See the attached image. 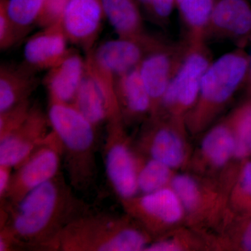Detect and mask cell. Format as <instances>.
Instances as JSON below:
<instances>
[{
  "instance_id": "1",
  "label": "cell",
  "mask_w": 251,
  "mask_h": 251,
  "mask_svg": "<svg viewBox=\"0 0 251 251\" xmlns=\"http://www.w3.org/2000/svg\"><path fill=\"white\" fill-rule=\"evenodd\" d=\"M1 205V227L11 232L18 249L36 251H49L68 225L92 209L61 172L15 205Z\"/></svg>"
},
{
  "instance_id": "2",
  "label": "cell",
  "mask_w": 251,
  "mask_h": 251,
  "mask_svg": "<svg viewBox=\"0 0 251 251\" xmlns=\"http://www.w3.org/2000/svg\"><path fill=\"white\" fill-rule=\"evenodd\" d=\"M151 235L129 215L120 216L91 209L68 225L49 251H145Z\"/></svg>"
},
{
  "instance_id": "3",
  "label": "cell",
  "mask_w": 251,
  "mask_h": 251,
  "mask_svg": "<svg viewBox=\"0 0 251 251\" xmlns=\"http://www.w3.org/2000/svg\"><path fill=\"white\" fill-rule=\"evenodd\" d=\"M50 125L62 148L69 184L75 192L87 195L98 177L97 127L72 103L49 102Z\"/></svg>"
},
{
  "instance_id": "4",
  "label": "cell",
  "mask_w": 251,
  "mask_h": 251,
  "mask_svg": "<svg viewBox=\"0 0 251 251\" xmlns=\"http://www.w3.org/2000/svg\"><path fill=\"white\" fill-rule=\"evenodd\" d=\"M249 66L250 60L239 50L211 62L201 81L197 102L186 115L191 130L202 129L215 118L242 85Z\"/></svg>"
},
{
  "instance_id": "5",
  "label": "cell",
  "mask_w": 251,
  "mask_h": 251,
  "mask_svg": "<svg viewBox=\"0 0 251 251\" xmlns=\"http://www.w3.org/2000/svg\"><path fill=\"white\" fill-rule=\"evenodd\" d=\"M187 44L182 60L165 92L161 106L166 116L184 120L197 102L201 81L211 62L204 41Z\"/></svg>"
},
{
  "instance_id": "6",
  "label": "cell",
  "mask_w": 251,
  "mask_h": 251,
  "mask_svg": "<svg viewBox=\"0 0 251 251\" xmlns=\"http://www.w3.org/2000/svg\"><path fill=\"white\" fill-rule=\"evenodd\" d=\"M106 124L104 162L107 177L120 201L131 199L139 192V158L132 151L123 119H112Z\"/></svg>"
},
{
  "instance_id": "7",
  "label": "cell",
  "mask_w": 251,
  "mask_h": 251,
  "mask_svg": "<svg viewBox=\"0 0 251 251\" xmlns=\"http://www.w3.org/2000/svg\"><path fill=\"white\" fill-rule=\"evenodd\" d=\"M62 144L52 129L49 138L19 166L15 168L3 204L15 205L38 186L60 173Z\"/></svg>"
},
{
  "instance_id": "8",
  "label": "cell",
  "mask_w": 251,
  "mask_h": 251,
  "mask_svg": "<svg viewBox=\"0 0 251 251\" xmlns=\"http://www.w3.org/2000/svg\"><path fill=\"white\" fill-rule=\"evenodd\" d=\"M85 61V74L72 104L97 128L112 119L122 117L116 78L100 70L87 56Z\"/></svg>"
},
{
  "instance_id": "9",
  "label": "cell",
  "mask_w": 251,
  "mask_h": 251,
  "mask_svg": "<svg viewBox=\"0 0 251 251\" xmlns=\"http://www.w3.org/2000/svg\"><path fill=\"white\" fill-rule=\"evenodd\" d=\"M121 202L126 214L151 237L179 224L186 212L177 195L170 186Z\"/></svg>"
},
{
  "instance_id": "10",
  "label": "cell",
  "mask_w": 251,
  "mask_h": 251,
  "mask_svg": "<svg viewBox=\"0 0 251 251\" xmlns=\"http://www.w3.org/2000/svg\"><path fill=\"white\" fill-rule=\"evenodd\" d=\"M163 41L144 34L137 37H122L105 41L87 56L100 70L115 78L138 67L151 50Z\"/></svg>"
},
{
  "instance_id": "11",
  "label": "cell",
  "mask_w": 251,
  "mask_h": 251,
  "mask_svg": "<svg viewBox=\"0 0 251 251\" xmlns=\"http://www.w3.org/2000/svg\"><path fill=\"white\" fill-rule=\"evenodd\" d=\"M186 48V42L175 46L162 41L138 66L140 77L151 99V117L158 113L165 92L182 60Z\"/></svg>"
},
{
  "instance_id": "12",
  "label": "cell",
  "mask_w": 251,
  "mask_h": 251,
  "mask_svg": "<svg viewBox=\"0 0 251 251\" xmlns=\"http://www.w3.org/2000/svg\"><path fill=\"white\" fill-rule=\"evenodd\" d=\"M52 131L48 115L32 106L19 127L0 138V165L17 168L49 138Z\"/></svg>"
},
{
  "instance_id": "13",
  "label": "cell",
  "mask_w": 251,
  "mask_h": 251,
  "mask_svg": "<svg viewBox=\"0 0 251 251\" xmlns=\"http://www.w3.org/2000/svg\"><path fill=\"white\" fill-rule=\"evenodd\" d=\"M151 128L143 137V148L150 158L164 163L171 169L179 168L187 157L181 133L183 120L166 116L151 117Z\"/></svg>"
},
{
  "instance_id": "14",
  "label": "cell",
  "mask_w": 251,
  "mask_h": 251,
  "mask_svg": "<svg viewBox=\"0 0 251 251\" xmlns=\"http://www.w3.org/2000/svg\"><path fill=\"white\" fill-rule=\"evenodd\" d=\"M103 16L100 0H68L59 23L69 41L88 52L92 50Z\"/></svg>"
},
{
  "instance_id": "15",
  "label": "cell",
  "mask_w": 251,
  "mask_h": 251,
  "mask_svg": "<svg viewBox=\"0 0 251 251\" xmlns=\"http://www.w3.org/2000/svg\"><path fill=\"white\" fill-rule=\"evenodd\" d=\"M68 41L59 22L45 27L26 42L23 50L24 65L33 72L53 67L70 50Z\"/></svg>"
},
{
  "instance_id": "16",
  "label": "cell",
  "mask_w": 251,
  "mask_h": 251,
  "mask_svg": "<svg viewBox=\"0 0 251 251\" xmlns=\"http://www.w3.org/2000/svg\"><path fill=\"white\" fill-rule=\"evenodd\" d=\"M85 66V59L70 50L60 62L49 69L44 83L49 102L73 103L83 78Z\"/></svg>"
},
{
  "instance_id": "17",
  "label": "cell",
  "mask_w": 251,
  "mask_h": 251,
  "mask_svg": "<svg viewBox=\"0 0 251 251\" xmlns=\"http://www.w3.org/2000/svg\"><path fill=\"white\" fill-rule=\"evenodd\" d=\"M241 39L251 34V7L246 0H216L207 33Z\"/></svg>"
},
{
  "instance_id": "18",
  "label": "cell",
  "mask_w": 251,
  "mask_h": 251,
  "mask_svg": "<svg viewBox=\"0 0 251 251\" xmlns=\"http://www.w3.org/2000/svg\"><path fill=\"white\" fill-rule=\"evenodd\" d=\"M117 99L122 118L138 119L151 114V101L140 77L138 67L116 78Z\"/></svg>"
},
{
  "instance_id": "19",
  "label": "cell",
  "mask_w": 251,
  "mask_h": 251,
  "mask_svg": "<svg viewBox=\"0 0 251 251\" xmlns=\"http://www.w3.org/2000/svg\"><path fill=\"white\" fill-rule=\"evenodd\" d=\"M34 73L25 65L0 68V112L29 100L36 87Z\"/></svg>"
},
{
  "instance_id": "20",
  "label": "cell",
  "mask_w": 251,
  "mask_h": 251,
  "mask_svg": "<svg viewBox=\"0 0 251 251\" xmlns=\"http://www.w3.org/2000/svg\"><path fill=\"white\" fill-rule=\"evenodd\" d=\"M104 16L122 37L145 34L143 18L135 0H100Z\"/></svg>"
},
{
  "instance_id": "21",
  "label": "cell",
  "mask_w": 251,
  "mask_h": 251,
  "mask_svg": "<svg viewBox=\"0 0 251 251\" xmlns=\"http://www.w3.org/2000/svg\"><path fill=\"white\" fill-rule=\"evenodd\" d=\"M201 150L203 158L214 168H221L228 163L234 156L235 138L227 120L206 133Z\"/></svg>"
},
{
  "instance_id": "22",
  "label": "cell",
  "mask_w": 251,
  "mask_h": 251,
  "mask_svg": "<svg viewBox=\"0 0 251 251\" xmlns=\"http://www.w3.org/2000/svg\"><path fill=\"white\" fill-rule=\"evenodd\" d=\"M216 0H175L187 33V43L204 41Z\"/></svg>"
},
{
  "instance_id": "23",
  "label": "cell",
  "mask_w": 251,
  "mask_h": 251,
  "mask_svg": "<svg viewBox=\"0 0 251 251\" xmlns=\"http://www.w3.org/2000/svg\"><path fill=\"white\" fill-rule=\"evenodd\" d=\"M170 167L150 158L143 162L139 158L138 186L139 191L146 194L169 186L173 175Z\"/></svg>"
},
{
  "instance_id": "24",
  "label": "cell",
  "mask_w": 251,
  "mask_h": 251,
  "mask_svg": "<svg viewBox=\"0 0 251 251\" xmlns=\"http://www.w3.org/2000/svg\"><path fill=\"white\" fill-rule=\"evenodd\" d=\"M45 0H5L6 11L21 34L37 24Z\"/></svg>"
},
{
  "instance_id": "25",
  "label": "cell",
  "mask_w": 251,
  "mask_h": 251,
  "mask_svg": "<svg viewBox=\"0 0 251 251\" xmlns=\"http://www.w3.org/2000/svg\"><path fill=\"white\" fill-rule=\"evenodd\" d=\"M227 120L235 138L234 156L242 159L251 151V104L238 109Z\"/></svg>"
},
{
  "instance_id": "26",
  "label": "cell",
  "mask_w": 251,
  "mask_h": 251,
  "mask_svg": "<svg viewBox=\"0 0 251 251\" xmlns=\"http://www.w3.org/2000/svg\"><path fill=\"white\" fill-rule=\"evenodd\" d=\"M170 186L177 195L185 211L192 214L198 212L204 198L198 181L188 175H176L172 178Z\"/></svg>"
},
{
  "instance_id": "27",
  "label": "cell",
  "mask_w": 251,
  "mask_h": 251,
  "mask_svg": "<svg viewBox=\"0 0 251 251\" xmlns=\"http://www.w3.org/2000/svg\"><path fill=\"white\" fill-rule=\"evenodd\" d=\"M31 108L29 100L6 111L0 112V138L17 129L27 118Z\"/></svg>"
},
{
  "instance_id": "28",
  "label": "cell",
  "mask_w": 251,
  "mask_h": 251,
  "mask_svg": "<svg viewBox=\"0 0 251 251\" xmlns=\"http://www.w3.org/2000/svg\"><path fill=\"white\" fill-rule=\"evenodd\" d=\"M22 34L19 32L6 11L5 0L0 4V49L6 50L12 47Z\"/></svg>"
},
{
  "instance_id": "29",
  "label": "cell",
  "mask_w": 251,
  "mask_h": 251,
  "mask_svg": "<svg viewBox=\"0 0 251 251\" xmlns=\"http://www.w3.org/2000/svg\"><path fill=\"white\" fill-rule=\"evenodd\" d=\"M68 0H45L44 9L37 24L43 27H47L57 24L67 5Z\"/></svg>"
},
{
  "instance_id": "30",
  "label": "cell",
  "mask_w": 251,
  "mask_h": 251,
  "mask_svg": "<svg viewBox=\"0 0 251 251\" xmlns=\"http://www.w3.org/2000/svg\"><path fill=\"white\" fill-rule=\"evenodd\" d=\"M150 10L153 16L160 21L169 18L175 4V0H138Z\"/></svg>"
},
{
  "instance_id": "31",
  "label": "cell",
  "mask_w": 251,
  "mask_h": 251,
  "mask_svg": "<svg viewBox=\"0 0 251 251\" xmlns=\"http://www.w3.org/2000/svg\"><path fill=\"white\" fill-rule=\"evenodd\" d=\"M239 183V191L251 198V161L243 168Z\"/></svg>"
},
{
  "instance_id": "32",
  "label": "cell",
  "mask_w": 251,
  "mask_h": 251,
  "mask_svg": "<svg viewBox=\"0 0 251 251\" xmlns=\"http://www.w3.org/2000/svg\"><path fill=\"white\" fill-rule=\"evenodd\" d=\"M13 169L14 168L11 167L0 165V198L1 200L5 197L7 192L13 174Z\"/></svg>"
},
{
  "instance_id": "33",
  "label": "cell",
  "mask_w": 251,
  "mask_h": 251,
  "mask_svg": "<svg viewBox=\"0 0 251 251\" xmlns=\"http://www.w3.org/2000/svg\"><path fill=\"white\" fill-rule=\"evenodd\" d=\"M242 244L245 250L251 251V221L243 234Z\"/></svg>"
},
{
  "instance_id": "34",
  "label": "cell",
  "mask_w": 251,
  "mask_h": 251,
  "mask_svg": "<svg viewBox=\"0 0 251 251\" xmlns=\"http://www.w3.org/2000/svg\"><path fill=\"white\" fill-rule=\"evenodd\" d=\"M249 73H250L251 80V57L250 59V66H249Z\"/></svg>"
},
{
  "instance_id": "35",
  "label": "cell",
  "mask_w": 251,
  "mask_h": 251,
  "mask_svg": "<svg viewBox=\"0 0 251 251\" xmlns=\"http://www.w3.org/2000/svg\"><path fill=\"white\" fill-rule=\"evenodd\" d=\"M250 148H251V143H250Z\"/></svg>"
}]
</instances>
